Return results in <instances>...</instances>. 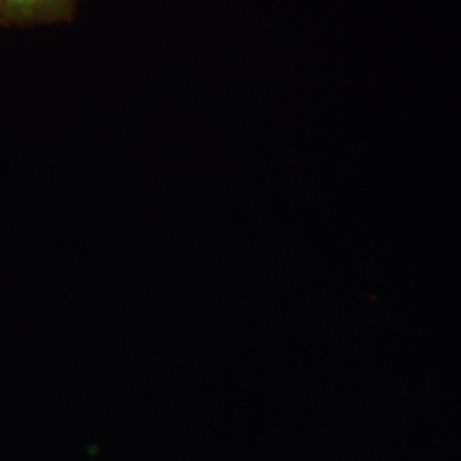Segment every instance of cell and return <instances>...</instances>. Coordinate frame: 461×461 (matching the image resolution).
I'll list each match as a JSON object with an SVG mask.
<instances>
[{
    "mask_svg": "<svg viewBox=\"0 0 461 461\" xmlns=\"http://www.w3.org/2000/svg\"><path fill=\"white\" fill-rule=\"evenodd\" d=\"M77 0H0V21L17 26L51 24L70 19Z\"/></svg>",
    "mask_w": 461,
    "mask_h": 461,
    "instance_id": "1",
    "label": "cell"
}]
</instances>
